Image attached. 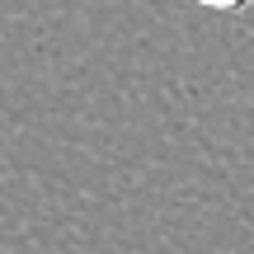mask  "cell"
<instances>
[{
	"label": "cell",
	"instance_id": "6da1fadb",
	"mask_svg": "<svg viewBox=\"0 0 254 254\" xmlns=\"http://www.w3.org/2000/svg\"><path fill=\"white\" fill-rule=\"evenodd\" d=\"M198 5H207V9H240V5H250V0H198Z\"/></svg>",
	"mask_w": 254,
	"mask_h": 254
}]
</instances>
